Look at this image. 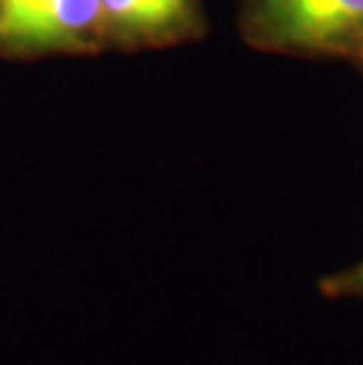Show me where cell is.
Segmentation results:
<instances>
[{"label":"cell","instance_id":"6da1fadb","mask_svg":"<svg viewBox=\"0 0 363 365\" xmlns=\"http://www.w3.org/2000/svg\"><path fill=\"white\" fill-rule=\"evenodd\" d=\"M99 0H5L0 57L97 54L106 50Z\"/></svg>","mask_w":363,"mask_h":365},{"label":"cell","instance_id":"7a4b0ae2","mask_svg":"<svg viewBox=\"0 0 363 365\" xmlns=\"http://www.w3.org/2000/svg\"><path fill=\"white\" fill-rule=\"evenodd\" d=\"M250 36L292 50H342L363 41V0H248Z\"/></svg>","mask_w":363,"mask_h":365},{"label":"cell","instance_id":"3957f363","mask_svg":"<svg viewBox=\"0 0 363 365\" xmlns=\"http://www.w3.org/2000/svg\"><path fill=\"white\" fill-rule=\"evenodd\" d=\"M99 5L109 48L168 45L198 26L196 0H99Z\"/></svg>","mask_w":363,"mask_h":365},{"label":"cell","instance_id":"277c9868","mask_svg":"<svg viewBox=\"0 0 363 365\" xmlns=\"http://www.w3.org/2000/svg\"><path fill=\"white\" fill-rule=\"evenodd\" d=\"M337 287H339V290H357V292H363V264L354 269L349 276L339 278Z\"/></svg>","mask_w":363,"mask_h":365},{"label":"cell","instance_id":"5b68a950","mask_svg":"<svg viewBox=\"0 0 363 365\" xmlns=\"http://www.w3.org/2000/svg\"><path fill=\"white\" fill-rule=\"evenodd\" d=\"M3 3H5V0H0V7H3Z\"/></svg>","mask_w":363,"mask_h":365},{"label":"cell","instance_id":"8992f818","mask_svg":"<svg viewBox=\"0 0 363 365\" xmlns=\"http://www.w3.org/2000/svg\"><path fill=\"white\" fill-rule=\"evenodd\" d=\"M361 52H363V50H361Z\"/></svg>","mask_w":363,"mask_h":365}]
</instances>
